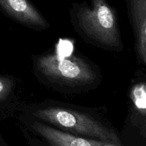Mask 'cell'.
<instances>
[{"label": "cell", "instance_id": "cell-1", "mask_svg": "<svg viewBox=\"0 0 146 146\" xmlns=\"http://www.w3.org/2000/svg\"><path fill=\"white\" fill-rule=\"evenodd\" d=\"M32 114L40 122L68 133L123 145L115 130L87 114L61 107L39 108Z\"/></svg>", "mask_w": 146, "mask_h": 146}, {"label": "cell", "instance_id": "cell-2", "mask_svg": "<svg viewBox=\"0 0 146 146\" xmlns=\"http://www.w3.org/2000/svg\"><path fill=\"white\" fill-rule=\"evenodd\" d=\"M72 21L77 31L91 42L111 49L122 47L116 14L106 0H92L91 8L80 7Z\"/></svg>", "mask_w": 146, "mask_h": 146}, {"label": "cell", "instance_id": "cell-3", "mask_svg": "<svg viewBox=\"0 0 146 146\" xmlns=\"http://www.w3.org/2000/svg\"><path fill=\"white\" fill-rule=\"evenodd\" d=\"M36 68L50 83L70 87L88 86L97 77L88 63L76 56L55 54L41 56L36 61Z\"/></svg>", "mask_w": 146, "mask_h": 146}, {"label": "cell", "instance_id": "cell-4", "mask_svg": "<svg viewBox=\"0 0 146 146\" xmlns=\"http://www.w3.org/2000/svg\"><path fill=\"white\" fill-rule=\"evenodd\" d=\"M30 127L44 146H123L72 135L38 121L31 123Z\"/></svg>", "mask_w": 146, "mask_h": 146}, {"label": "cell", "instance_id": "cell-5", "mask_svg": "<svg viewBox=\"0 0 146 146\" xmlns=\"http://www.w3.org/2000/svg\"><path fill=\"white\" fill-rule=\"evenodd\" d=\"M3 9L15 21L36 29L48 27L46 20L27 0H0Z\"/></svg>", "mask_w": 146, "mask_h": 146}, {"label": "cell", "instance_id": "cell-6", "mask_svg": "<svg viewBox=\"0 0 146 146\" xmlns=\"http://www.w3.org/2000/svg\"><path fill=\"white\" fill-rule=\"evenodd\" d=\"M129 17L135 37L138 61L146 64V0H131Z\"/></svg>", "mask_w": 146, "mask_h": 146}, {"label": "cell", "instance_id": "cell-7", "mask_svg": "<svg viewBox=\"0 0 146 146\" xmlns=\"http://www.w3.org/2000/svg\"><path fill=\"white\" fill-rule=\"evenodd\" d=\"M133 112L135 117L143 118L145 121L146 88L145 83L135 84L130 93Z\"/></svg>", "mask_w": 146, "mask_h": 146}, {"label": "cell", "instance_id": "cell-8", "mask_svg": "<svg viewBox=\"0 0 146 146\" xmlns=\"http://www.w3.org/2000/svg\"><path fill=\"white\" fill-rule=\"evenodd\" d=\"M13 86L12 80L5 77H0V101H4L8 98Z\"/></svg>", "mask_w": 146, "mask_h": 146}]
</instances>
